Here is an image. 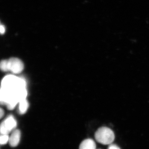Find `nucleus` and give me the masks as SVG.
<instances>
[{
	"label": "nucleus",
	"mask_w": 149,
	"mask_h": 149,
	"mask_svg": "<svg viewBox=\"0 0 149 149\" xmlns=\"http://www.w3.org/2000/svg\"><path fill=\"white\" fill-rule=\"evenodd\" d=\"M0 116H1V118H2V117H3V115H4V111L3 110V109H1V111H0Z\"/></svg>",
	"instance_id": "11"
},
{
	"label": "nucleus",
	"mask_w": 149,
	"mask_h": 149,
	"mask_svg": "<svg viewBox=\"0 0 149 149\" xmlns=\"http://www.w3.org/2000/svg\"><path fill=\"white\" fill-rule=\"evenodd\" d=\"M96 141L103 145H110L114 141L115 135L113 131L109 128L102 127L99 128L95 133Z\"/></svg>",
	"instance_id": "1"
},
{
	"label": "nucleus",
	"mask_w": 149,
	"mask_h": 149,
	"mask_svg": "<svg viewBox=\"0 0 149 149\" xmlns=\"http://www.w3.org/2000/svg\"><path fill=\"white\" fill-rule=\"evenodd\" d=\"M9 136L8 135H1L0 137V143L1 145H5L9 142Z\"/></svg>",
	"instance_id": "8"
},
{
	"label": "nucleus",
	"mask_w": 149,
	"mask_h": 149,
	"mask_svg": "<svg viewBox=\"0 0 149 149\" xmlns=\"http://www.w3.org/2000/svg\"><path fill=\"white\" fill-rule=\"evenodd\" d=\"M17 121L13 116H9L1 123L0 127L1 135H8L14 130L17 126Z\"/></svg>",
	"instance_id": "2"
},
{
	"label": "nucleus",
	"mask_w": 149,
	"mask_h": 149,
	"mask_svg": "<svg viewBox=\"0 0 149 149\" xmlns=\"http://www.w3.org/2000/svg\"><path fill=\"white\" fill-rule=\"evenodd\" d=\"M21 138V132L18 129L13 130L9 137V144L12 147H15L18 146Z\"/></svg>",
	"instance_id": "4"
},
{
	"label": "nucleus",
	"mask_w": 149,
	"mask_h": 149,
	"mask_svg": "<svg viewBox=\"0 0 149 149\" xmlns=\"http://www.w3.org/2000/svg\"><path fill=\"white\" fill-rule=\"evenodd\" d=\"M1 68L3 71H8V60H4L2 61L1 62Z\"/></svg>",
	"instance_id": "7"
},
{
	"label": "nucleus",
	"mask_w": 149,
	"mask_h": 149,
	"mask_svg": "<svg viewBox=\"0 0 149 149\" xmlns=\"http://www.w3.org/2000/svg\"><path fill=\"white\" fill-rule=\"evenodd\" d=\"M8 71L13 73H20L24 69V64L19 59L12 58L8 60Z\"/></svg>",
	"instance_id": "3"
},
{
	"label": "nucleus",
	"mask_w": 149,
	"mask_h": 149,
	"mask_svg": "<svg viewBox=\"0 0 149 149\" xmlns=\"http://www.w3.org/2000/svg\"><path fill=\"white\" fill-rule=\"evenodd\" d=\"M19 111L21 114H24L27 111L29 107V104L26 99H23L19 102Z\"/></svg>",
	"instance_id": "6"
},
{
	"label": "nucleus",
	"mask_w": 149,
	"mask_h": 149,
	"mask_svg": "<svg viewBox=\"0 0 149 149\" xmlns=\"http://www.w3.org/2000/svg\"><path fill=\"white\" fill-rule=\"evenodd\" d=\"M79 149H96L95 141L92 139H87L80 143Z\"/></svg>",
	"instance_id": "5"
},
{
	"label": "nucleus",
	"mask_w": 149,
	"mask_h": 149,
	"mask_svg": "<svg viewBox=\"0 0 149 149\" xmlns=\"http://www.w3.org/2000/svg\"><path fill=\"white\" fill-rule=\"evenodd\" d=\"M108 149H120L119 147L117 145L115 144H111L109 145Z\"/></svg>",
	"instance_id": "9"
},
{
	"label": "nucleus",
	"mask_w": 149,
	"mask_h": 149,
	"mask_svg": "<svg viewBox=\"0 0 149 149\" xmlns=\"http://www.w3.org/2000/svg\"><path fill=\"white\" fill-rule=\"evenodd\" d=\"M0 30H1V34H3L5 32L6 28L3 25H1L0 27Z\"/></svg>",
	"instance_id": "10"
}]
</instances>
